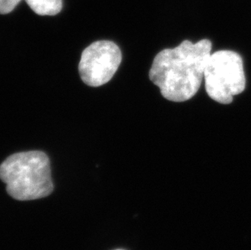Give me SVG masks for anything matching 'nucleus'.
Listing matches in <instances>:
<instances>
[{
  "mask_svg": "<svg viewBox=\"0 0 251 250\" xmlns=\"http://www.w3.org/2000/svg\"><path fill=\"white\" fill-rule=\"evenodd\" d=\"M22 0H0V14H7L12 12Z\"/></svg>",
  "mask_w": 251,
  "mask_h": 250,
  "instance_id": "423d86ee",
  "label": "nucleus"
},
{
  "mask_svg": "<svg viewBox=\"0 0 251 250\" xmlns=\"http://www.w3.org/2000/svg\"></svg>",
  "mask_w": 251,
  "mask_h": 250,
  "instance_id": "0eeeda50",
  "label": "nucleus"
},
{
  "mask_svg": "<svg viewBox=\"0 0 251 250\" xmlns=\"http://www.w3.org/2000/svg\"><path fill=\"white\" fill-rule=\"evenodd\" d=\"M122 60L121 49L111 41H97L85 48L79 63V74L85 84L99 87L108 82Z\"/></svg>",
  "mask_w": 251,
  "mask_h": 250,
  "instance_id": "20e7f679",
  "label": "nucleus"
},
{
  "mask_svg": "<svg viewBox=\"0 0 251 250\" xmlns=\"http://www.w3.org/2000/svg\"><path fill=\"white\" fill-rule=\"evenodd\" d=\"M0 179L7 194L18 200L43 199L53 192L50 159L44 152L14 153L0 165Z\"/></svg>",
  "mask_w": 251,
  "mask_h": 250,
  "instance_id": "f03ea898",
  "label": "nucleus"
},
{
  "mask_svg": "<svg viewBox=\"0 0 251 250\" xmlns=\"http://www.w3.org/2000/svg\"><path fill=\"white\" fill-rule=\"evenodd\" d=\"M211 47L207 39L195 44L186 40L154 57L150 79L159 88L164 99L180 102L196 95L203 80Z\"/></svg>",
  "mask_w": 251,
  "mask_h": 250,
  "instance_id": "f257e3e1",
  "label": "nucleus"
},
{
  "mask_svg": "<svg viewBox=\"0 0 251 250\" xmlns=\"http://www.w3.org/2000/svg\"><path fill=\"white\" fill-rule=\"evenodd\" d=\"M31 9L39 16H55L63 7L62 0H25Z\"/></svg>",
  "mask_w": 251,
  "mask_h": 250,
  "instance_id": "39448f33",
  "label": "nucleus"
},
{
  "mask_svg": "<svg viewBox=\"0 0 251 250\" xmlns=\"http://www.w3.org/2000/svg\"><path fill=\"white\" fill-rule=\"evenodd\" d=\"M206 93L214 101L229 104L235 95L246 88L242 57L232 50H219L211 54L204 71Z\"/></svg>",
  "mask_w": 251,
  "mask_h": 250,
  "instance_id": "7ed1b4c3",
  "label": "nucleus"
}]
</instances>
